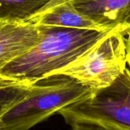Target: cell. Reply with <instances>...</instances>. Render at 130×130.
<instances>
[{"label":"cell","instance_id":"cell-9","mask_svg":"<svg viewBox=\"0 0 130 130\" xmlns=\"http://www.w3.org/2000/svg\"><path fill=\"white\" fill-rule=\"evenodd\" d=\"M34 85L0 74V118L24 98Z\"/></svg>","mask_w":130,"mask_h":130},{"label":"cell","instance_id":"cell-5","mask_svg":"<svg viewBox=\"0 0 130 130\" xmlns=\"http://www.w3.org/2000/svg\"><path fill=\"white\" fill-rule=\"evenodd\" d=\"M40 39L38 26L29 22H0V73Z\"/></svg>","mask_w":130,"mask_h":130},{"label":"cell","instance_id":"cell-4","mask_svg":"<svg viewBox=\"0 0 130 130\" xmlns=\"http://www.w3.org/2000/svg\"><path fill=\"white\" fill-rule=\"evenodd\" d=\"M129 31L117 28L101 40L89 51L53 76L73 78L91 91L110 85L126 69L125 35Z\"/></svg>","mask_w":130,"mask_h":130},{"label":"cell","instance_id":"cell-8","mask_svg":"<svg viewBox=\"0 0 130 130\" xmlns=\"http://www.w3.org/2000/svg\"><path fill=\"white\" fill-rule=\"evenodd\" d=\"M53 0H0V22H26Z\"/></svg>","mask_w":130,"mask_h":130},{"label":"cell","instance_id":"cell-2","mask_svg":"<svg viewBox=\"0 0 130 130\" xmlns=\"http://www.w3.org/2000/svg\"><path fill=\"white\" fill-rule=\"evenodd\" d=\"M91 92L87 86L65 75L40 81L0 118V130H29Z\"/></svg>","mask_w":130,"mask_h":130},{"label":"cell","instance_id":"cell-6","mask_svg":"<svg viewBox=\"0 0 130 130\" xmlns=\"http://www.w3.org/2000/svg\"><path fill=\"white\" fill-rule=\"evenodd\" d=\"M82 14L107 30H130V0H75L71 2Z\"/></svg>","mask_w":130,"mask_h":130},{"label":"cell","instance_id":"cell-12","mask_svg":"<svg viewBox=\"0 0 130 130\" xmlns=\"http://www.w3.org/2000/svg\"><path fill=\"white\" fill-rule=\"evenodd\" d=\"M127 35H128V37L126 40V50H127V63H128V65L129 66L130 69V30Z\"/></svg>","mask_w":130,"mask_h":130},{"label":"cell","instance_id":"cell-10","mask_svg":"<svg viewBox=\"0 0 130 130\" xmlns=\"http://www.w3.org/2000/svg\"><path fill=\"white\" fill-rule=\"evenodd\" d=\"M70 126L72 130H104L97 125L89 123H75Z\"/></svg>","mask_w":130,"mask_h":130},{"label":"cell","instance_id":"cell-11","mask_svg":"<svg viewBox=\"0 0 130 130\" xmlns=\"http://www.w3.org/2000/svg\"><path fill=\"white\" fill-rule=\"evenodd\" d=\"M72 1H75V0H53L43 11H45L48 8H50L52 7H54V6H56L58 5H60V4H62V3H65V2H71ZM41 12V11H40Z\"/></svg>","mask_w":130,"mask_h":130},{"label":"cell","instance_id":"cell-1","mask_svg":"<svg viewBox=\"0 0 130 130\" xmlns=\"http://www.w3.org/2000/svg\"><path fill=\"white\" fill-rule=\"evenodd\" d=\"M37 26L40 32L38 43L8 64L1 75L37 84L53 77L57 72L78 60L101 40L117 29L97 30Z\"/></svg>","mask_w":130,"mask_h":130},{"label":"cell","instance_id":"cell-3","mask_svg":"<svg viewBox=\"0 0 130 130\" xmlns=\"http://www.w3.org/2000/svg\"><path fill=\"white\" fill-rule=\"evenodd\" d=\"M66 122L89 123L104 130H130V69L109 86L96 91L59 113Z\"/></svg>","mask_w":130,"mask_h":130},{"label":"cell","instance_id":"cell-7","mask_svg":"<svg viewBox=\"0 0 130 130\" xmlns=\"http://www.w3.org/2000/svg\"><path fill=\"white\" fill-rule=\"evenodd\" d=\"M26 22L39 26L107 30L78 12L71 2H65L43 11Z\"/></svg>","mask_w":130,"mask_h":130}]
</instances>
